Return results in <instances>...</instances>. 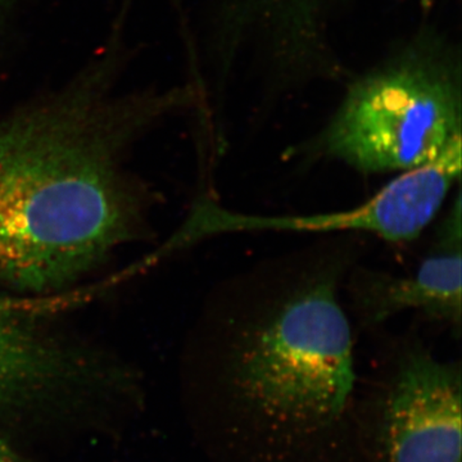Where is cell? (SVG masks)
<instances>
[{"instance_id":"277c9868","label":"cell","mask_w":462,"mask_h":462,"mask_svg":"<svg viewBox=\"0 0 462 462\" xmlns=\"http://www.w3.org/2000/svg\"><path fill=\"white\" fill-rule=\"evenodd\" d=\"M460 361L420 340L391 352L360 393L358 430L366 462H462Z\"/></svg>"},{"instance_id":"3957f363","label":"cell","mask_w":462,"mask_h":462,"mask_svg":"<svg viewBox=\"0 0 462 462\" xmlns=\"http://www.w3.org/2000/svg\"><path fill=\"white\" fill-rule=\"evenodd\" d=\"M460 139V98L452 85L407 67L356 85L312 148L375 175L428 165Z\"/></svg>"},{"instance_id":"7a4b0ae2","label":"cell","mask_w":462,"mask_h":462,"mask_svg":"<svg viewBox=\"0 0 462 462\" xmlns=\"http://www.w3.org/2000/svg\"><path fill=\"white\" fill-rule=\"evenodd\" d=\"M171 103L91 78L0 118V291L58 300L153 239L134 154Z\"/></svg>"},{"instance_id":"6da1fadb","label":"cell","mask_w":462,"mask_h":462,"mask_svg":"<svg viewBox=\"0 0 462 462\" xmlns=\"http://www.w3.org/2000/svg\"><path fill=\"white\" fill-rule=\"evenodd\" d=\"M360 236H331L218 282L189 352L220 411L226 462H366L342 291Z\"/></svg>"},{"instance_id":"8992f818","label":"cell","mask_w":462,"mask_h":462,"mask_svg":"<svg viewBox=\"0 0 462 462\" xmlns=\"http://www.w3.org/2000/svg\"><path fill=\"white\" fill-rule=\"evenodd\" d=\"M454 200L438 224L427 256L406 275L352 267L346 288L356 320L378 327L407 311L445 325L457 336L462 324V196Z\"/></svg>"},{"instance_id":"52a82bcc","label":"cell","mask_w":462,"mask_h":462,"mask_svg":"<svg viewBox=\"0 0 462 462\" xmlns=\"http://www.w3.org/2000/svg\"><path fill=\"white\" fill-rule=\"evenodd\" d=\"M38 367L32 322L14 300L0 294V406L23 400Z\"/></svg>"},{"instance_id":"5b68a950","label":"cell","mask_w":462,"mask_h":462,"mask_svg":"<svg viewBox=\"0 0 462 462\" xmlns=\"http://www.w3.org/2000/svg\"><path fill=\"white\" fill-rule=\"evenodd\" d=\"M462 141L455 142L428 165L401 172L375 196L342 211L316 215L240 214L203 199L171 238L176 249L209 236L231 233H319L369 236L392 245L413 242L445 206L461 180Z\"/></svg>"}]
</instances>
